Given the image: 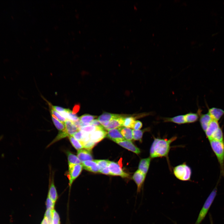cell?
<instances>
[{
    "label": "cell",
    "mask_w": 224,
    "mask_h": 224,
    "mask_svg": "<svg viewBox=\"0 0 224 224\" xmlns=\"http://www.w3.org/2000/svg\"><path fill=\"white\" fill-rule=\"evenodd\" d=\"M176 137L169 139L155 138L150 149V157L154 158L167 157L171 143L176 139Z\"/></svg>",
    "instance_id": "1"
},
{
    "label": "cell",
    "mask_w": 224,
    "mask_h": 224,
    "mask_svg": "<svg viewBox=\"0 0 224 224\" xmlns=\"http://www.w3.org/2000/svg\"><path fill=\"white\" fill-rule=\"evenodd\" d=\"M209 142L219 163L221 175L224 177V142L211 140Z\"/></svg>",
    "instance_id": "2"
},
{
    "label": "cell",
    "mask_w": 224,
    "mask_h": 224,
    "mask_svg": "<svg viewBox=\"0 0 224 224\" xmlns=\"http://www.w3.org/2000/svg\"><path fill=\"white\" fill-rule=\"evenodd\" d=\"M217 183L205 201L194 224H200L205 218L217 195Z\"/></svg>",
    "instance_id": "3"
},
{
    "label": "cell",
    "mask_w": 224,
    "mask_h": 224,
    "mask_svg": "<svg viewBox=\"0 0 224 224\" xmlns=\"http://www.w3.org/2000/svg\"><path fill=\"white\" fill-rule=\"evenodd\" d=\"M173 173L177 178L181 180L186 181L190 180L192 171L190 168L184 163L174 167Z\"/></svg>",
    "instance_id": "4"
},
{
    "label": "cell",
    "mask_w": 224,
    "mask_h": 224,
    "mask_svg": "<svg viewBox=\"0 0 224 224\" xmlns=\"http://www.w3.org/2000/svg\"><path fill=\"white\" fill-rule=\"evenodd\" d=\"M83 167L82 164L68 165V175L70 188L74 180L80 174Z\"/></svg>",
    "instance_id": "5"
},
{
    "label": "cell",
    "mask_w": 224,
    "mask_h": 224,
    "mask_svg": "<svg viewBox=\"0 0 224 224\" xmlns=\"http://www.w3.org/2000/svg\"><path fill=\"white\" fill-rule=\"evenodd\" d=\"M110 175H119L122 177H128L129 175L123 171L119 164L113 161H110L108 165Z\"/></svg>",
    "instance_id": "6"
},
{
    "label": "cell",
    "mask_w": 224,
    "mask_h": 224,
    "mask_svg": "<svg viewBox=\"0 0 224 224\" xmlns=\"http://www.w3.org/2000/svg\"><path fill=\"white\" fill-rule=\"evenodd\" d=\"M124 116L122 115L116 114L114 117L109 122L108 126L104 129L106 130L119 128L123 126Z\"/></svg>",
    "instance_id": "7"
},
{
    "label": "cell",
    "mask_w": 224,
    "mask_h": 224,
    "mask_svg": "<svg viewBox=\"0 0 224 224\" xmlns=\"http://www.w3.org/2000/svg\"><path fill=\"white\" fill-rule=\"evenodd\" d=\"M145 177L146 175L138 170H137L133 174L132 178L137 185V193L140 192Z\"/></svg>",
    "instance_id": "8"
},
{
    "label": "cell",
    "mask_w": 224,
    "mask_h": 224,
    "mask_svg": "<svg viewBox=\"0 0 224 224\" xmlns=\"http://www.w3.org/2000/svg\"><path fill=\"white\" fill-rule=\"evenodd\" d=\"M107 132L104 129L97 130L89 134L90 140L97 143L107 136Z\"/></svg>",
    "instance_id": "9"
},
{
    "label": "cell",
    "mask_w": 224,
    "mask_h": 224,
    "mask_svg": "<svg viewBox=\"0 0 224 224\" xmlns=\"http://www.w3.org/2000/svg\"><path fill=\"white\" fill-rule=\"evenodd\" d=\"M220 127L218 121L213 119L211 120L205 132L209 141L211 139L213 133Z\"/></svg>",
    "instance_id": "10"
},
{
    "label": "cell",
    "mask_w": 224,
    "mask_h": 224,
    "mask_svg": "<svg viewBox=\"0 0 224 224\" xmlns=\"http://www.w3.org/2000/svg\"><path fill=\"white\" fill-rule=\"evenodd\" d=\"M107 136L110 139L116 142L125 140L119 130L117 128L112 129L108 130Z\"/></svg>",
    "instance_id": "11"
},
{
    "label": "cell",
    "mask_w": 224,
    "mask_h": 224,
    "mask_svg": "<svg viewBox=\"0 0 224 224\" xmlns=\"http://www.w3.org/2000/svg\"><path fill=\"white\" fill-rule=\"evenodd\" d=\"M83 168L85 170L91 172H99L100 169L96 162L93 160H88L82 163Z\"/></svg>",
    "instance_id": "12"
},
{
    "label": "cell",
    "mask_w": 224,
    "mask_h": 224,
    "mask_svg": "<svg viewBox=\"0 0 224 224\" xmlns=\"http://www.w3.org/2000/svg\"><path fill=\"white\" fill-rule=\"evenodd\" d=\"M122 147L137 154L140 153V149L135 146L130 141L124 140L116 142Z\"/></svg>",
    "instance_id": "13"
},
{
    "label": "cell",
    "mask_w": 224,
    "mask_h": 224,
    "mask_svg": "<svg viewBox=\"0 0 224 224\" xmlns=\"http://www.w3.org/2000/svg\"><path fill=\"white\" fill-rule=\"evenodd\" d=\"M208 113L212 119L218 121L224 115V110L220 108L212 107L209 109Z\"/></svg>",
    "instance_id": "14"
},
{
    "label": "cell",
    "mask_w": 224,
    "mask_h": 224,
    "mask_svg": "<svg viewBox=\"0 0 224 224\" xmlns=\"http://www.w3.org/2000/svg\"><path fill=\"white\" fill-rule=\"evenodd\" d=\"M77 156L82 163L88 160H92V156L90 151L86 149L78 150Z\"/></svg>",
    "instance_id": "15"
},
{
    "label": "cell",
    "mask_w": 224,
    "mask_h": 224,
    "mask_svg": "<svg viewBox=\"0 0 224 224\" xmlns=\"http://www.w3.org/2000/svg\"><path fill=\"white\" fill-rule=\"evenodd\" d=\"M65 131L69 137L72 136L74 133L79 130V129L71 121L67 119L64 122Z\"/></svg>",
    "instance_id": "16"
},
{
    "label": "cell",
    "mask_w": 224,
    "mask_h": 224,
    "mask_svg": "<svg viewBox=\"0 0 224 224\" xmlns=\"http://www.w3.org/2000/svg\"><path fill=\"white\" fill-rule=\"evenodd\" d=\"M199 121L202 128L204 132H205L208 125L212 119L209 114H199Z\"/></svg>",
    "instance_id": "17"
},
{
    "label": "cell",
    "mask_w": 224,
    "mask_h": 224,
    "mask_svg": "<svg viewBox=\"0 0 224 224\" xmlns=\"http://www.w3.org/2000/svg\"><path fill=\"white\" fill-rule=\"evenodd\" d=\"M151 158L150 157L142 159L140 160L139 162L138 170L145 175H146L148 171Z\"/></svg>",
    "instance_id": "18"
},
{
    "label": "cell",
    "mask_w": 224,
    "mask_h": 224,
    "mask_svg": "<svg viewBox=\"0 0 224 224\" xmlns=\"http://www.w3.org/2000/svg\"><path fill=\"white\" fill-rule=\"evenodd\" d=\"M48 197L55 203L58 198V194L53 180H52L50 184Z\"/></svg>",
    "instance_id": "19"
},
{
    "label": "cell",
    "mask_w": 224,
    "mask_h": 224,
    "mask_svg": "<svg viewBox=\"0 0 224 224\" xmlns=\"http://www.w3.org/2000/svg\"><path fill=\"white\" fill-rule=\"evenodd\" d=\"M164 121L171 122L179 124L186 123L184 115H180L170 118H165Z\"/></svg>",
    "instance_id": "20"
},
{
    "label": "cell",
    "mask_w": 224,
    "mask_h": 224,
    "mask_svg": "<svg viewBox=\"0 0 224 224\" xmlns=\"http://www.w3.org/2000/svg\"><path fill=\"white\" fill-rule=\"evenodd\" d=\"M96 117V116L85 114L79 117V119L82 122V127L90 125V123Z\"/></svg>",
    "instance_id": "21"
},
{
    "label": "cell",
    "mask_w": 224,
    "mask_h": 224,
    "mask_svg": "<svg viewBox=\"0 0 224 224\" xmlns=\"http://www.w3.org/2000/svg\"><path fill=\"white\" fill-rule=\"evenodd\" d=\"M118 129L125 139L130 141L133 139V130L131 129L122 126Z\"/></svg>",
    "instance_id": "22"
},
{
    "label": "cell",
    "mask_w": 224,
    "mask_h": 224,
    "mask_svg": "<svg viewBox=\"0 0 224 224\" xmlns=\"http://www.w3.org/2000/svg\"><path fill=\"white\" fill-rule=\"evenodd\" d=\"M116 114L108 112H104L99 116L98 119L101 124L110 122L115 116Z\"/></svg>",
    "instance_id": "23"
},
{
    "label": "cell",
    "mask_w": 224,
    "mask_h": 224,
    "mask_svg": "<svg viewBox=\"0 0 224 224\" xmlns=\"http://www.w3.org/2000/svg\"><path fill=\"white\" fill-rule=\"evenodd\" d=\"M199 114L189 113L184 114L186 123H190L196 122L199 118Z\"/></svg>",
    "instance_id": "24"
},
{
    "label": "cell",
    "mask_w": 224,
    "mask_h": 224,
    "mask_svg": "<svg viewBox=\"0 0 224 224\" xmlns=\"http://www.w3.org/2000/svg\"><path fill=\"white\" fill-rule=\"evenodd\" d=\"M68 165L81 164L82 163L77 156L70 152H67Z\"/></svg>",
    "instance_id": "25"
},
{
    "label": "cell",
    "mask_w": 224,
    "mask_h": 224,
    "mask_svg": "<svg viewBox=\"0 0 224 224\" xmlns=\"http://www.w3.org/2000/svg\"><path fill=\"white\" fill-rule=\"evenodd\" d=\"M101 129H104V127L102 125L100 126H96L90 125L81 128L79 129V130L90 133Z\"/></svg>",
    "instance_id": "26"
},
{
    "label": "cell",
    "mask_w": 224,
    "mask_h": 224,
    "mask_svg": "<svg viewBox=\"0 0 224 224\" xmlns=\"http://www.w3.org/2000/svg\"><path fill=\"white\" fill-rule=\"evenodd\" d=\"M51 116L53 122L56 128L61 131H64L65 129L64 123L59 121L53 114H51Z\"/></svg>",
    "instance_id": "27"
},
{
    "label": "cell",
    "mask_w": 224,
    "mask_h": 224,
    "mask_svg": "<svg viewBox=\"0 0 224 224\" xmlns=\"http://www.w3.org/2000/svg\"><path fill=\"white\" fill-rule=\"evenodd\" d=\"M214 140L221 142L224 141L223 134L222 130L220 127L212 135L211 139L210 140Z\"/></svg>",
    "instance_id": "28"
},
{
    "label": "cell",
    "mask_w": 224,
    "mask_h": 224,
    "mask_svg": "<svg viewBox=\"0 0 224 224\" xmlns=\"http://www.w3.org/2000/svg\"><path fill=\"white\" fill-rule=\"evenodd\" d=\"M68 138L72 145L76 149L78 150L83 148L82 142L76 139L72 136H70Z\"/></svg>",
    "instance_id": "29"
},
{
    "label": "cell",
    "mask_w": 224,
    "mask_h": 224,
    "mask_svg": "<svg viewBox=\"0 0 224 224\" xmlns=\"http://www.w3.org/2000/svg\"><path fill=\"white\" fill-rule=\"evenodd\" d=\"M135 121V118L134 117L129 116L124 117V119L123 126L127 128H133Z\"/></svg>",
    "instance_id": "30"
},
{
    "label": "cell",
    "mask_w": 224,
    "mask_h": 224,
    "mask_svg": "<svg viewBox=\"0 0 224 224\" xmlns=\"http://www.w3.org/2000/svg\"><path fill=\"white\" fill-rule=\"evenodd\" d=\"M144 130H141L140 129L133 130V137L134 140H138L142 141V139Z\"/></svg>",
    "instance_id": "31"
},
{
    "label": "cell",
    "mask_w": 224,
    "mask_h": 224,
    "mask_svg": "<svg viewBox=\"0 0 224 224\" xmlns=\"http://www.w3.org/2000/svg\"><path fill=\"white\" fill-rule=\"evenodd\" d=\"M94 161L99 166L100 170L108 167L110 162L108 160H95Z\"/></svg>",
    "instance_id": "32"
},
{
    "label": "cell",
    "mask_w": 224,
    "mask_h": 224,
    "mask_svg": "<svg viewBox=\"0 0 224 224\" xmlns=\"http://www.w3.org/2000/svg\"><path fill=\"white\" fill-rule=\"evenodd\" d=\"M51 114L55 115L59 121L63 123H64L67 120L65 118L62 116L60 114L55 110L52 107H51Z\"/></svg>",
    "instance_id": "33"
},
{
    "label": "cell",
    "mask_w": 224,
    "mask_h": 224,
    "mask_svg": "<svg viewBox=\"0 0 224 224\" xmlns=\"http://www.w3.org/2000/svg\"><path fill=\"white\" fill-rule=\"evenodd\" d=\"M83 148L88 151H91L96 144V143L94 142L91 140L82 142Z\"/></svg>",
    "instance_id": "34"
},
{
    "label": "cell",
    "mask_w": 224,
    "mask_h": 224,
    "mask_svg": "<svg viewBox=\"0 0 224 224\" xmlns=\"http://www.w3.org/2000/svg\"><path fill=\"white\" fill-rule=\"evenodd\" d=\"M52 224H60V219L59 214L54 209L53 211Z\"/></svg>",
    "instance_id": "35"
},
{
    "label": "cell",
    "mask_w": 224,
    "mask_h": 224,
    "mask_svg": "<svg viewBox=\"0 0 224 224\" xmlns=\"http://www.w3.org/2000/svg\"><path fill=\"white\" fill-rule=\"evenodd\" d=\"M45 204L47 209H49L52 210L54 209L55 203L48 197L46 200Z\"/></svg>",
    "instance_id": "36"
},
{
    "label": "cell",
    "mask_w": 224,
    "mask_h": 224,
    "mask_svg": "<svg viewBox=\"0 0 224 224\" xmlns=\"http://www.w3.org/2000/svg\"><path fill=\"white\" fill-rule=\"evenodd\" d=\"M67 110L68 113V120H69L72 122L77 121L79 119V117L76 114H73L71 110L68 109H67Z\"/></svg>",
    "instance_id": "37"
},
{
    "label": "cell",
    "mask_w": 224,
    "mask_h": 224,
    "mask_svg": "<svg viewBox=\"0 0 224 224\" xmlns=\"http://www.w3.org/2000/svg\"><path fill=\"white\" fill-rule=\"evenodd\" d=\"M72 136L77 140L81 142H82L83 138L82 132V131H78L74 133Z\"/></svg>",
    "instance_id": "38"
},
{
    "label": "cell",
    "mask_w": 224,
    "mask_h": 224,
    "mask_svg": "<svg viewBox=\"0 0 224 224\" xmlns=\"http://www.w3.org/2000/svg\"><path fill=\"white\" fill-rule=\"evenodd\" d=\"M142 126V123L139 120H135L133 124V129L137 130L141 129Z\"/></svg>",
    "instance_id": "39"
},
{
    "label": "cell",
    "mask_w": 224,
    "mask_h": 224,
    "mask_svg": "<svg viewBox=\"0 0 224 224\" xmlns=\"http://www.w3.org/2000/svg\"><path fill=\"white\" fill-rule=\"evenodd\" d=\"M80 106L79 104H77L74 105L73 108L72 113L73 114H76L79 111Z\"/></svg>",
    "instance_id": "40"
},
{
    "label": "cell",
    "mask_w": 224,
    "mask_h": 224,
    "mask_svg": "<svg viewBox=\"0 0 224 224\" xmlns=\"http://www.w3.org/2000/svg\"><path fill=\"white\" fill-rule=\"evenodd\" d=\"M52 107L56 111L59 113H62L65 111L66 109L63 108L61 107L57 106L52 105Z\"/></svg>",
    "instance_id": "41"
},
{
    "label": "cell",
    "mask_w": 224,
    "mask_h": 224,
    "mask_svg": "<svg viewBox=\"0 0 224 224\" xmlns=\"http://www.w3.org/2000/svg\"><path fill=\"white\" fill-rule=\"evenodd\" d=\"M99 172L105 175H110V171L108 166L100 170Z\"/></svg>",
    "instance_id": "42"
},
{
    "label": "cell",
    "mask_w": 224,
    "mask_h": 224,
    "mask_svg": "<svg viewBox=\"0 0 224 224\" xmlns=\"http://www.w3.org/2000/svg\"><path fill=\"white\" fill-rule=\"evenodd\" d=\"M90 125L96 126H100L102 125L97 119H94L90 123Z\"/></svg>",
    "instance_id": "43"
}]
</instances>
